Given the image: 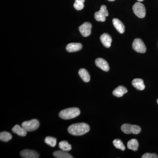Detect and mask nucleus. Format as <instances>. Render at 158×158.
I'll return each mask as SVG.
<instances>
[{
    "label": "nucleus",
    "instance_id": "obj_17",
    "mask_svg": "<svg viewBox=\"0 0 158 158\" xmlns=\"http://www.w3.org/2000/svg\"><path fill=\"white\" fill-rule=\"evenodd\" d=\"M78 73L81 78L84 82L88 83L90 81V76L86 69H81L79 70Z\"/></svg>",
    "mask_w": 158,
    "mask_h": 158
},
{
    "label": "nucleus",
    "instance_id": "obj_28",
    "mask_svg": "<svg viewBox=\"0 0 158 158\" xmlns=\"http://www.w3.org/2000/svg\"><path fill=\"white\" fill-rule=\"evenodd\" d=\"M157 102L158 104V99H157Z\"/></svg>",
    "mask_w": 158,
    "mask_h": 158
},
{
    "label": "nucleus",
    "instance_id": "obj_6",
    "mask_svg": "<svg viewBox=\"0 0 158 158\" xmlns=\"http://www.w3.org/2000/svg\"><path fill=\"white\" fill-rule=\"evenodd\" d=\"M106 6L102 5L99 11H97L94 14V18L98 22H105L106 20V17L109 15Z\"/></svg>",
    "mask_w": 158,
    "mask_h": 158
},
{
    "label": "nucleus",
    "instance_id": "obj_2",
    "mask_svg": "<svg viewBox=\"0 0 158 158\" xmlns=\"http://www.w3.org/2000/svg\"><path fill=\"white\" fill-rule=\"evenodd\" d=\"M81 111L77 108L73 107L65 109L60 111L59 116L65 120L76 118L80 115Z\"/></svg>",
    "mask_w": 158,
    "mask_h": 158
},
{
    "label": "nucleus",
    "instance_id": "obj_13",
    "mask_svg": "<svg viewBox=\"0 0 158 158\" xmlns=\"http://www.w3.org/2000/svg\"><path fill=\"white\" fill-rule=\"evenodd\" d=\"M113 23L114 27L120 34H123L125 31V27L121 21L118 19L114 18L113 19Z\"/></svg>",
    "mask_w": 158,
    "mask_h": 158
},
{
    "label": "nucleus",
    "instance_id": "obj_12",
    "mask_svg": "<svg viewBox=\"0 0 158 158\" xmlns=\"http://www.w3.org/2000/svg\"><path fill=\"white\" fill-rule=\"evenodd\" d=\"M100 40L103 45L107 48H109L111 45L112 39L109 34L104 33L100 36Z\"/></svg>",
    "mask_w": 158,
    "mask_h": 158
},
{
    "label": "nucleus",
    "instance_id": "obj_5",
    "mask_svg": "<svg viewBox=\"0 0 158 158\" xmlns=\"http://www.w3.org/2000/svg\"><path fill=\"white\" fill-rule=\"evenodd\" d=\"M133 10L136 16L140 18H144L146 15V9L144 5L139 2L135 3L133 6Z\"/></svg>",
    "mask_w": 158,
    "mask_h": 158
},
{
    "label": "nucleus",
    "instance_id": "obj_19",
    "mask_svg": "<svg viewBox=\"0 0 158 158\" xmlns=\"http://www.w3.org/2000/svg\"><path fill=\"white\" fill-rule=\"evenodd\" d=\"M127 146L129 149L134 151H137L139 147V143L138 140L136 139H131L128 142Z\"/></svg>",
    "mask_w": 158,
    "mask_h": 158
},
{
    "label": "nucleus",
    "instance_id": "obj_8",
    "mask_svg": "<svg viewBox=\"0 0 158 158\" xmlns=\"http://www.w3.org/2000/svg\"><path fill=\"white\" fill-rule=\"evenodd\" d=\"M92 25L89 22H85L79 27V30L82 36L84 37H88L91 34Z\"/></svg>",
    "mask_w": 158,
    "mask_h": 158
},
{
    "label": "nucleus",
    "instance_id": "obj_25",
    "mask_svg": "<svg viewBox=\"0 0 158 158\" xmlns=\"http://www.w3.org/2000/svg\"><path fill=\"white\" fill-rule=\"evenodd\" d=\"M142 158H158V156L155 153H146L141 156Z\"/></svg>",
    "mask_w": 158,
    "mask_h": 158
},
{
    "label": "nucleus",
    "instance_id": "obj_21",
    "mask_svg": "<svg viewBox=\"0 0 158 158\" xmlns=\"http://www.w3.org/2000/svg\"><path fill=\"white\" fill-rule=\"evenodd\" d=\"M12 139V135L10 133L6 131L0 133V140L4 142H8Z\"/></svg>",
    "mask_w": 158,
    "mask_h": 158
},
{
    "label": "nucleus",
    "instance_id": "obj_23",
    "mask_svg": "<svg viewBox=\"0 0 158 158\" xmlns=\"http://www.w3.org/2000/svg\"><path fill=\"white\" fill-rule=\"evenodd\" d=\"M113 144L116 148L121 150L122 151H124L125 150V147L121 140L118 139H115L113 141Z\"/></svg>",
    "mask_w": 158,
    "mask_h": 158
},
{
    "label": "nucleus",
    "instance_id": "obj_20",
    "mask_svg": "<svg viewBox=\"0 0 158 158\" xmlns=\"http://www.w3.org/2000/svg\"><path fill=\"white\" fill-rule=\"evenodd\" d=\"M59 148L63 151L69 152L72 149V146L67 141H60L59 143Z\"/></svg>",
    "mask_w": 158,
    "mask_h": 158
},
{
    "label": "nucleus",
    "instance_id": "obj_24",
    "mask_svg": "<svg viewBox=\"0 0 158 158\" xmlns=\"http://www.w3.org/2000/svg\"><path fill=\"white\" fill-rule=\"evenodd\" d=\"M85 0H75L73 6L75 9L77 10H81L84 9Z\"/></svg>",
    "mask_w": 158,
    "mask_h": 158
},
{
    "label": "nucleus",
    "instance_id": "obj_7",
    "mask_svg": "<svg viewBox=\"0 0 158 158\" xmlns=\"http://www.w3.org/2000/svg\"><path fill=\"white\" fill-rule=\"evenodd\" d=\"M132 48L136 52L141 53H144L147 50L144 43L139 38L134 40L132 44Z\"/></svg>",
    "mask_w": 158,
    "mask_h": 158
},
{
    "label": "nucleus",
    "instance_id": "obj_26",
    "mask_svg": "<svg viewBox=\"0 0 158 158\" xmlns=\"http://www.w3.org/2000/svg\"><path fill=\"white\" fill-rule=\"evenodd\" d=\"M137 1H138V2H143V1H144V0H137Z\"/></svg>",
    "mask_w": 158,
    "mask_h": 158
},
{
    "label": "nucleus",
    "instance_id": "obj_18",
    "mask_svg": "<svg viewBox=\"0 0 158 158\" xmlns=\"http://www.w3.org/2000/svg\"><path fill=\"white\" fill-rule=\"evenodd\" d=\"M53 155L55 158H73L70 154L67 152L63 151H57L55 152Z\"/></svg>",
    "mask_w": 158,
    "mask_h": 158
},
{
    "label": "nucleus",
    "instance_id": "obj_3",
    "mask_svg": "<svg viewBox=\"0 0 158 158\" xmlns=\"http://www.w3.org/2000/svg\"><path fill=\"white\" fill-rule=\"evenodd\" d=\"M122 131L126 134H132L138 135L141 131V128L140 127L136 125H131L125 123L121 126Z\"/></svg>",
    "mask_w": 158,
    "mask_h": 158
},
{
    "label": "nucleus",
    "instance_id": "obj_22",
    "mask_svg": "<svg viewBox=\"0 0 158 158\" xmlns=\"http://www.w3.org/2000/svg\"><path fill=\"white\" fill-rule=\"evenodd\" d=\"M44 141L48 145H49L50 146L52 147L56 146L57 143L56 139L52 137H46L44 140Z\"/></svg>",
    "mask_w": 158,
    "mask_h": 158
},
{
    "label": "nucleus",
    "instance_id": "obj_4",
    "mask_svg": "<svg viewBox=\"0 0 158 158\" xmlns=\"http://www.w3.org/2000/svg\"><path fill=\"white\" fill-rule=\"evenodd\" d=\"M39 122L36 119L24 121L22 124V127L27 132L36 131L39 128Z\"/></svg>",
    "mask_w": 158,
    "mask_h": 158
},
{
    "label": "nucleus",
    "instance_id": "obj_14",
    "mask_svg": "<svg viewBox=\"0 0 158 158\" xmlns=\"http://www.w3.org/2000/svg\"><path fill=\"white\" fill-rule=\"evenodd\" d=\"M127 92V89L125 87L123 86H119L113 90V94L114 96L119 98L123 96Z\"/></svg>",
    "mask_w": 158,
    "mask_h": 158
},
{
    "label": "nucleus",
    "instance_id": "obj_1",
    "mask_svg": "<svg viewBox=\"0 0 158 158\" xmlns=\"http://www.w3.org/2000/svg\"><path fill=\"white\" fill-rule=\"evenodd\" d=\"M90 127L85 123H77L71 125L68 128V132L74 136H81L90 131Z\"/></svg>",
    "mask_w": 158,
    "mask_h": 158
},
{
    "label": "nucleus",
    "instance_id": "obj_15",
    "mask_svg": "<svg viewBox=\"0 0 158 158\" xmlns=\"http://www.w3.org/2000/svg\"><path fill=\"white\" fill-rule=\"evenodd\" d=\"M11 130L15 134L21 137H24L27 135V132L23 127L19 125L15 126Z\"/></svg>",
    "mask_w": 158,
    "mask_h": 158
},
{
    "label": "nucleus",
    "instance_id": "obj_11",
    "mask_svg": "<svg viewBox=\"0 0 158 158\" xmlns=\"http://www.w3.org/2000/svg\"><path fill=\"white\" fill-rule=\"evenodd\" d=\"M82 45L79 43H71L66 46V50L69 52H73L81 50Z\"/></svg>",
    "mask_w": 158,
    "mask_h": 158
},
{
    "label": "nucleus",
    "instance_id": "obj_27",
    "mask_svg": "<svg viewBox=\"0 0 158 158\" xmlns=\"http://www.w3.org/2000/svg\"><path fill=\"white\" fill-rule=\"evenodd\" d=\"M108 1H110V2H113V1H115V0H108Z\"/></svg>",
    "mask_w": 158,
    "mask_h": 158
},
{
    "label": "nucleus",
    "instance_id": "obj_9",
    "mask_svg": "<svg viewBox=\"0 0 158 158\" xmlns=\"http://www.w3.org/2000/svg\"><path fill=\"white\" fill-rule=\"evenodd\" d=\"M21 156L24 158H38L39 157V155L34 150L29 149L23 150L20 153Z\"/></svg>",
    "mask_w": 158,
    "mask_h": 158
},
{
    "label": "nucleus",
    "instance_id": "obj_16",
    "mask_svg": "<svg viewBox=\"0 0 158 158\" xmlns=\"http://www.w3.org/2000/svg\"><path fill=\"white\" fill-rule=\"evenodd\" d=\"M132 85L138 90H144L145 88L144 81L141 79H135L132 81Z\"/></svg>",
    "mask_w": 158,
    "mask_h": 158
},
{
    "label": "nucleus",
    "instance_id": "obj_10",
    "mask_svg": "<svg viewBox=\"0 0 158 158\" xmlns=\"http://www.w3.org/2000/svg\"><path fill=\"white\" fill-rule=\"evenodd\" d=\"M96 66L105 72L109 71L110 66L106 61L102 58H98L95 61Z\"/></svg>",
    "mask_w": 158,
    "mask_h": 158
}]
</instances>
